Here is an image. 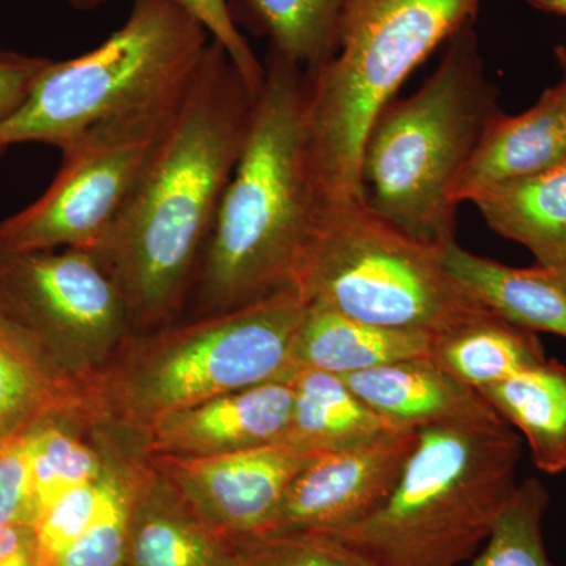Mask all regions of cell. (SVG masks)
<instances>
[{
	"instance_id": "1",
	"label": "cell",
	"mask_w": 566,
	"mask_h": 566,
	"mask_svg": "<svg viewBox=\"0 0 566 566\" xmlns=\"http://www.w3.org/2000/svg\"><path fill=\"white\" fill-rule=\"evenodd\" d=\"M255 99L232 59L211 40L169 128L96 251L120 289L134 334L185 315Z\"/></svg>"
},
{
	"instance_id": "2",
	"label": "cell",
	"mask_w": 566,
	"mask_h": 566,
	"mask_svg": "<svg viewBox=\"0 0 566 566\" xmlns=\"http://www.w3.org/2000/svg\"><path fill=\"white\" fill-rule=\"evenodd\" d=\"M324 210L312 169L307 73L270 50L185 314H222L297 289Z\"/></svg>"
},
{
	"instance_id": "3",
	"label": "cell",
	"mask_w": 566,
	"mask_h": 566,
	"mask_svg": "<svg viewBox=\"0 0 566 566\" xmlns=\"http://www.w3.org/2000/svg\"><path fill=\"white\" fill-rule=\"evenodd\" d=\"M305 307L300 290L289 289L234 311L129 335L81 387L82 422L137 441L189 406L285 379Z\"/></svg>"
},
{
	"instance_id": "4",
	"label": "cell",
	"mask_w": 566,
	"mask_h": 566,
	"mask_svg": "<svg viewBox=\"0 0 566 566\" xmlns=\"http://www.w3.org/2000/svg\"><path fill=\"white\" fill-rule=\"evenodd\" d=\"M474 24L447 41L441 63L419 91L382 107L360 155L365 207L439 249L455 241L458 186L488 125L502 112Z\"/></svg>"
},
{
	"instance_id": "5",
	"label": "cell",
	"mask_w": 566,
	"mask_h": 566,
	"mask_svg": "<svg viewBox=\"0 0 566 566\" xmlns=\"http://www.w3.org/2000/svg\"><path fill=\"white\" fill-rule=\"evenodd\" d=\"M521 438L497 411L419 428L381 509L331 535L365 566H458L515 495Z\"/></svg>"
},
{
	"instance_id": "6",
	"label": "cell",
	"mask_w": 566,
	"mask_h": 566,
	"mask_svg": "<svg viewBox=\"0 0 566 566\" xmlns=\"http://www.w3.org/2000/svg\"><path fill=\"white\" fill-rule=\"evenodd\" d=\"M482 0H345L337 51L307 74L312 169L324 207L360 199L365 137L409 74L464 24Z\"/></svg>"
},
{
	"instance_id": "7",
	"label": "cell",
	"mask_w": 566,
	"mask_h": 566,
	"mask_svg": "<svg viewBox=\"0 0 566 566\" xmlns=\"http://www.w3.org/2000/svg\"><path fill=\"white\" fill-rule=\"evenodd\" d=\"M211 40L174 0H133L125 24L95 50L48 63L0 125V150L28 142L62 148L99 123L181 95Z\"/></svg>"
},
{
	"instance_id": "8",
	"label": "cell",
	"mask_w": 566,
	"mask_h": 566,
	"mask_svg": "<svg viewBox=\"0 0 566 566\" xmlns=\"http://www.w3.org/2000/svg\"><path fill=\"white\" fill-rule=\"evenodd\" d=\"M297 290L357 322L441 335L491 312L441 260L368 210L360 199L327 205Z\"/></svg>"
},
{
	"instance_id": "9",
	"label": "cell",
	"mask_w": 566,
	"mask_h": 566,
	"mask_svg": "<svg viewBox=\"0 0 566 566\" xmlns=\"http://www.w3.org/2000/svg\"><path fill=\"white\" fill-rule=\"evenodd\" d=\"M0 329L80 390L134 334L117 282L85 249H0Z\"/></svg>"
},
{
	"instance_id": "10",
	"label": "cell",
	"mask_w": 566,
	"mask_h": 566,
	"mask_svg": "<svg viewBox=\"0 0 566 566\" xmlns=\"http://www.w3.org/2000/svg\"><path fill=\"white\" fill-rule=\"evenodd\" d=\"M185 92L147 109L99 123L62 147L61 169L46 191L24 210L0 221V249L98 251L169 128Z\"/></svg>"
},
{
	"instance_id": "11",
	"label": "cell",
	"mask_w": 566,
	"mask_h": 566,
	"mask_svg": "<svg viewBox=\"0 0 566 566\" xmlns=\"http://www.w3.org/2000/svg\"><path fill=\"white\" fill-rule=\"evenodd\" d=\"M417 436V428H390L359 444L318 453L293 480L260 534L335 535L367 520L392 494Z\"/></svg>"
},
{
	"instance_id": "12",
	"label": "cell",
	"mask_w": 566,
	"mask_h": 566,
	"mask_svg": "<svg viewBox=\"0 0 566 566\" xmlns=\"http://www.w3.org/2000/svg\"><path fill=\"white\" fill-rule=\"evenodd\" d=\"M316 455L283 441L226 455L147 458L208 526L237 538L270 526L293 480Z\"/></svg>"
},
{
	"instance_id": "13",
	"label": "cell",
	"mask_w": 566,
	"mask_h": 566,
	"mask_svg": "<svg viewBox=\"0 0 566 566\" xmlns=\"http://www.w3.org/2000/svg\"><path fill=\"white\" fill-rule=\"evenodd\" d=\"M293 411L286 379L232 390L164 417L137 439L145 457L226 455L283 442Z\"/></svg>"
},
{
	"instance_id": "14",
	"label": "cell",
	"mask_w": 566,
	"mask_h": 566,
	"mask_svg": "<svg viewBox=\"0 0 566 566\" xmlns=\"http://www.w3.org/2000/svg\"><path fill=\"white\" fill-rule=\"evenodd\" d=\"M125 566H243V562L237 539L208 526L147 458L134 497Z\"/></svg>"
},
{
	"instance_id": "15",
	"label": "cell",
	"mask_w": 566,
	"mask_h": 566,
	"mask_svg": "<svg viewBox=\"0 0 566 566\" xmlns=\"http://www.w3.org/2000/svg\"><path fill=\"white\" fill-rule=\"evenodd\" d=\"M566 161V114L557 85L524 114H501L488 125L465 167L458 202L504 182L532 177Z\"/></svg>"
},
{
	"instance_id": "16",
	"label": "cell",
	"mask_w": 566,
	"mask_h": 566,
	"mask_svg": "<svg viewBox=\"0 0 566 566\" xmlns=\"http://www.w3.org/2000/svg\"><path fill=\"white\" fill-rule=\"evenodd\" d=\"M340 378L395 428L419 430L495 411L482 394L431 359L400 360Z\"/></svg>"
},
{
	"instance_id": "17",
	"label": "cell",
	"mask_w": 566,
	"mask_h": 566,
	"mask_svg": "<svg viewBox=\"0 0 566 566\" xmlns=\"http://www.w3.org/2000/svg\"><path fill=\"white\" fill-rule=\"evenodd\" d=\"M449 273L472 297L505 322L566 340V271L536 264L513 268L475 255L457 241L441 248Z\"/></svg>"
},
{
	"instance_id": "18",
	"label": "cell",
	"mask_w": 566,
	"mask_h": 566,
	"mask_svg": "<svg viewBox=\"0 0 566 566\" xmlns=\"http://www.w3.org/2000/svg\"><path fill=\"white\" fill-rule=\"evenodd\" d=\"M434 335L385 329L307 303L293 345V365L345 376L400 360L431 359Z\"/></svg>"
},
{
	"instance_id": "19",
	"label": "cell",
	"mask_w": 566,
	"mask_h": 566,
	"mask_svg": "<svg viewBox=\"0 0 566 566\" xmlns=\"http://www.w3.org/2000/svg\"><path fill=\"white\" fill-rule=\"evenodd\" d=\"M471 203L493 232L524 245L536 263L566 271V161L486 189Z\"/></svg>"
},
{
	"instance_id": "20",
	"label": "cell",
	"mask_w": 566,
	"mask_h": 566,
	"mask_svg": "<svg viewBox=\"0 0 566 566\" xmlns=\"http://www.w3.org/2000/svg\"><path fill=\"white\" fill-rule=\"evenodd\" d=\"M293 411L286 442L308 453L346 449L390 430L337 375L294 367L286 376Z\"/></svg>"
},
{
	"instance_id": "21",
	"label": "cell",
	"mask_w": 566,
	"mask_h": 566,
	"mask_svg": "<svg viewBox=\"0 0 566 566\" xmlns=\"http://www.w3.org/2000/svg\"><path fill=\"white\" fill-rule=\"evenodd\" d=\"M480 394L523 433L536 469L566 471V365L547 359Z\"/></svg>"
},
{
	"instance_id": "22",
	"label": "cell",
	"mask_w": 566,
	"mask_h": 566,
	"mask_svg": "<svg viewBox=\"0 0 566 566\" xmlns=\"http://www.w3.org/2000/svg\"><path fill=\"white\" fill-rule=\"evenodd\" d=\"M431 360L482 392L547 357L535 333L490 314L436 335Z\"/></svg>"
},
{
	"instance_id": "23",
	"label": "cell",
	"mask_w": 566,
	"mask_h": 566,
	"mask_svg": "<svg viewBox=\"0 0 566 566\" xmlns=\"http://www.w3.org/2000/svg\"><path fill=\"white\" fill-rule=\"evenodd\" d=\"M345 0H229L238 28L270 40V50L315 73L337 51Z\"/></svg>"
},
{
	"instance_id": "24",
	"label": "cell",
	"mask_w": 566,
	"mask_h": 566,
	"mask_svg": "<svg viewBox=\"0 0 566 566\" xmlns=\"http://www.w3.org/2000/svg\"><path fill=\"white\" fill-rule=\"evenodd\" d=\"M81 390L48 374L0 329V444L52 420H80Z\"/></svg>"
},
{
	"instance_id": "25",
	"label": "cell",
	"mask_w": 566,
	"mask_h": 566,
	"mask_svg": "<svg viewBox=\"0 0 566 566\" xmlns=\"http://www.w3.org/2000/svg\"><path fill=\"white\" fill-rule=\"evenodd\" d=\"M109 444V485L102 510L85 534L54 566H125L134 497L147 457L132 439L102 431Z\"/></svg>"
},
{
	"instance_id": "26",
	"label": "cell",
	"mask_w": 566,
	"mask_h": 566,
	"mask_svg": "<svg viewBox=\"0 0 566 566\" xmlns=\"http://www.w3.org/2000/svg\"><path fill=\"white\" fill-rule=\"evenodd\" d=\"M107 441L80 420H52L32 433V472L40 515L73 488L106 471Z\"/></svg>"
},
{
	"instance_id": "27",
	"label": "cell",
	"mask_w": 566,
	"mask_h": 566,
	"mask_svg": "<svg viewBox=\"0 0 566 566\" xmlns=\"http://www.w3.org/2000/svg\"><path fill=\"white\" fill-rule=\"evenodd\" d=\"M547 505L549 494L539 480L521 482L474 566H554L543 532Z\"/></svg>"
},
{
	"instance_id": "28",
	"label": "cell",
	"mask_w": 566,
	"mask_h": 566,
	"mask_svg": "<svg viewBox=\"0 0 566 566\" xmlns=\"http://www.w3.org/2000/svg\"><path fill=\"white\" fill-rule=\"evenodd\" d=\"M234 539L243 566H365L331 535L271 532Z\"/></svg>"
},
{
	"instance_id": "29",
	"label": "cell",
	"mask_w": 566,
	"mask_h": 566,
	"mask_svg": "<svg viewBox=\"0 0 566 566\" xmlns=\"http://www.w3.org/2000/svg\"><path fill=\"white\" fill-rule=\"evenodd\" d=\"M107 485H109V457H107L106 471L102 476L73 488L41 513L35 532L44 566H54L57 558L63 556L91 527L93 520L102 510Z\"/></svg>"
},
{
	"instance_id": "30",
	"label": "cell",
	"mask_w": 566,
	"mask_h": 566,
	"mask_svg": "<svg viewBox=\"0 0 566 566\" xmlns=\"http://www.w3.org/2000/svg\"><path fill=\"white\" fill-rule=\"evenodd\" d=\"M107 2L109 0H70L71 6L81 11H93ZM174 2L202 22L212 41L221 44L251 91L259 95L264 80V63L253 54L248 40L234 22L229 0H174Z\"/></svg>"
},
{
	"instance_id": "31",
	"label": "cell",
	"mask_w": 566,
	"mask_h": 566,
	"mask_svg": "<svg viewBox=\"0 0 566 566\" xmlns=\"http://www.w3.org/2000/svg\"><path fill=\"white\" fill-rule=\"evenodd\" d=\"M32 433L33 430L0 444V524L35 527L39 521Z\"/></svg>"
},
{
	"instance_id": "32",
	"label": "cell",
	"mask_w": 566,
	"mask_h": 566,
	"mask_svg": "<svg viewBox=\"0 0 566 566\" xmlns=\"http://www.w3.org/2000/svg\"><path fill=\"white\" fill-rule=\"evenodd\" d=\"M50 59L0 50V125L20 109Z\"/></svg>"
},
{
	"instance_id": "33",
	"label": "cell",
	"mask_w": 566,
	"mask_h": 566,
	"mask_svg": "<svg viewBox=\"0 0 566 566\" xmlns=\"http://www.w3.org/2000/svg\"><path fill=\"white\" fill-rule=\"evenodd\" d=\"M0 566H44L35 527L0 524Z\"/></svg>"
},
{
	"instance_id": "34",
	"label": "cell",
	"mask_w": 566,
	"mask_h": 566,
	"mask_svg": "<svg viewBox=\"0 0 566 566\" xmlns=\"http://www.w3.org/2000/svg\"><path fill=\"white\" fill-rule=\"evenodd\" d=\"M534 9L566 17V0H527Z\"/></svg>"
},
{
	"instance_id": "35",
	"label": "cell",
	"mask_w": 566,
	"mask_h": 566,
	"mask_svg": "<svg viewBox=\"0 0 566 566\" xmlns=\"http://www.w3.org/2000/svg\"><path fill=\"white\" fill-rule=\"evenodd\" d=\"M556 57L558 65L562 69V80L558 82L557 87L560 91L562 99H564L565 114H566V46L556 48Z\"/></svg>"
},
{
	"instance_id": "36",
	"label": "cell",
	"mask_w": 566,
	"mask_h": 566,
	"mask_svg": "<svg viewBox=\"0 0 566 566\" xmlns=\"http://www.w3.org/2000/svg\"><path fill=\"white\" fill-rule=\"evenodd\" d=\"M3 153H6V150H0V156H2V155H3Z\"/></svg>"
}]
</instances>
